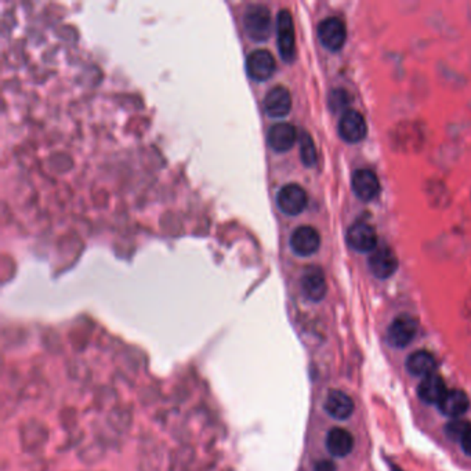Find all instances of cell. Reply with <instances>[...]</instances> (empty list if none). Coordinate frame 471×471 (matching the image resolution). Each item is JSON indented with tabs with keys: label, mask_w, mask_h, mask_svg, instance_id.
Returning a JSON list of instances; mask_svg holds the SVG:
<instances>
[{
	"label": "cell",
	"mask_w": 471,
	"mask_h": 471,
	"mask_svg": "<svg viewBox=\"0 0 471 471\" xmlns=\"http://www.w3.org/2000/svg\"><path fill=\"white\" fill-rule=\"evenodd\" d=\"M324 408L330 418L337 421H346L353 415L355 407L350 395L339 390H332L325 400Z\"/></svg>",
	"instance_id": "15"
},
{
	"label": "cell",
	"mask_w": 471,
	"mask_h": 471,
	"mask_svg": "<svg viewBox=\"0 0 471 471\" xmlns=\"http://www.w3.org/2000/svg\"><path fill=\"white\" fill-rule=\"evenodd\" d=\"M308 203L307 192L299 184H286L277 193V205L280 210L287 216L300 214Z\"/></svg>",
	"instance_id": "6"
},
{
	"label": "cell",
	"mask_w": 471,
	"mask_h": 471,
	"mask_svg": "<svg viewBox=\"0 0 471 471\" xmlns=\"http://www.w3.org/2000/svg\"><path fill=\"white\" fill-rule=\"evenodd\" d=\"M301 290L311 301H321L327 296V278L320 267L311 266L304 271L301 277Z\"/></svg>",
	"instance_id": "11"
},
{
	"label": "cell",
	"mask_w": 471,
	"mask_h": 471,
	"mask_svg": "<svg viewBox=\"0 0 471 471\" xmlns=\"http://www.w3.org/2000/svg\"><path fill=\"white\" fill-rule=\"evenodd\" d=\"M275 58L264 48L252 51L246 60V72L249 78L254 82H266L275 72Z\"/></svg>",
	"instance_id": "3"
},
{
	"label": "cell",
	"mask_w": 471,
	"mask_h": 471,
	"mask_svg": "<svg viewBox=\"0 0 471 471\" xmlns=\"http://www.w3.org/2000/svg\"><path fill=\"white\" fill-rule=\"evenodd\" d=\"M351 186L354 193L365 202L375 199L380 192V182L375 172L369 169H358L353 173Z\"/></svg>",
	"instance_id": "12"
},
{
	"label": "cell",
	"mask_w": 471,
	"mask_h": 471,
	"mask_svg": "<svg viewBox=\"0 0 471 471\" xmlns=\"http://www.w3.org/2000/svg\"><path fill=\"white\" fill-rule=\"evenodd\" d=\"M460 445H462L463 452L471 456V430L460 439Z\"/></svg>",
	"instance_id": "24"
},
{
	"label": "cell",
	"mask_w": 471,
	"mask_h": 471,
	"mask_svg": "<svg viewBox=\"0 0 471 471\" xmlns=\"http://www.w3.org/2000/svg\"><path fill=\"white\" fill-rule=\"evenodd\" d=\"M369 268L378 280H387L398 270V259L388 246H378L369 257Z\"/></svg>",
	"instance_id": "8"
},
{
	"label": "cell",
	"mask_w": 471,
	"mask_h": 471,
	"mask_svg": "<svg viewBox=\"0 0 471 471\" xmlns=\"http://www.w3.org/2000/svg\"><path fill=\"white\" fill-rule=\"evenodd\" d=\"M390 470H391V471H404V470H401V469H400V467H398V466H397V465H394V463H390Z\"/></svg>",
	"instance_id": "25"
},
{
	"label": "cell",
	"mask_w": 471,
	"mask_h": 471,
	"mask_svg": "<svg viewBox=\"0 0 471 471\" xmlns=\"http://www.w3.org/2000/svg\"><path fill=\"white\" fill-rule=\"evenodd\" d=\"M368 125L364 115L355 109H347L339 122V135L346 142L355 144L367 137Z\"/></svg>",
	"instance_id": "5"
},
{
	"label": "cell",
	"mask_w": 471,
	"mask_h": 471,
	"mask_svg": "<svg viewBox=\"0 0 471 471\" xmlns=\"http://www.w3.org/2000/svg\"><path fill=\"white\" fill-rule=\"evenodd\" d=\"M300 155H301V162L307 168H313L317 163V149L311 136L306 132L300 135Z\"/></svg>",
	"instance_id": "20"
},
{
	"label": "cell",
	"mask_w": 471,
	"mask_h": 471,
	"mask_svg": "<svg viewBox=\"0 0 471 471\" xmlns=\"http://www.w3.org/2000/svg\"><path fill=\"white\" fill-rule=\"evenodd\" d=\"M350 102L348 93L343 89H336L329 95V107L332 111H340Z\"/></svg>",
	"instance_id": "22"
},
{
	"label": "cell",
	"mask_w": 471,
	"mask_h": 471,
	"mask_svg": "<svg viewBox=\"0 0 471 471\" xmlns=\"http://www.w3.org/2000/svg\"><path fill=\"white\" fill-rule=\"evenodd\" d=\"M446 391L444 378L437 374L423 377L418 385V395L427 405H438Z\"/></svg>",
	"instance_id": "17"
},
{
	"label": "cell",
	"mask_w": 471,
	"mask_h": 471,
	"mask_svg": "<svg viewBox=\"0 0 471 471\" xmlns=\"http://www.w3.org/2000/svg\"><path fill=\"white\" fill-rule=\"evenodd\" d=\"M277 36L278 48L285 62H292L296 55V39H294V25L289 10L283 8L277 17Z\"/></svg>",
	"instance_id": "4"
},
{
	"label": "cell",
	"mask_w": 471,
	"mask_h": 471,
	"mask_svg": "<svg viewBox=\"0 0 471 471\" xmlns=\"http://www.w3.org/2000/svg\"><path fill=\"white\" fill-rule=\"evenodd\" d=\"M266 114L271 118H285L292 109V97L286 88L275 86L264 97Z\"/></svg>",
	"instance_id": "13"
},
{
	"label": "cell",
	"mask_w": 471,
	"mask_h": 471,
	"mask_svg": "<svg viewBox=\"0 0 471 471\" xmlns=\"http://www.w3.org/2000/svg\"><path fill=\"white\" fill-rule=\"evenodd\" d=\"M243 28L252 41L266 42L273 31L270 10L263 4L247 6L243 14Z\"/></svg>",
	"instance_id": "1"
},
{
	"label": "cell",
	"mask_w": 471,
	"mask_h": 471,
	"mask_svg": "<svg viewBox=\"0 0 471 471\" xmlns=\"http://www.w3.org/2000/svg\"><path fill=\"white\" fill-rule=\"evenodd\" d=\"M314 471H336V466L332 460H320L315 463Z\"/></svg>",
	"instance_id": "23"
},
{
	"label": "cell",
	"mask_w": 471,
	"mask_h": 471,
	"mask_svg": "<svg viewBox=\"0 0 471 471\" xmlns=\"http://www.w3.org/2000/svg\"><path fill=\"white\" fill-rule=\"evenodd\" d=\"M327 448L332 456L346 458L353 452L354 438L347 430L341 427H334L329 430L327 435Z\"/></svg>",
	"instance_id": "18"
},
{
	"label": "cell",
	"mask_w": 471,
	"mask_h": 471,
	"mask_svg": "<svg viewBox=\"0 0 471 471\" xmlns=\"http://www.w3.org/2000/svg\"><path fill=\"white\" fill-rule=\"evenodd\" d=\"M347 242L357 252H374L377 247L376 231L368 223L357 221L347 231Z\"/></svg>",
	"instance_id": "10"
},
{
	"label": "cell",
	"mask_w": 471,
	"mask_h": 471,
	"mask_svg": "<svg viewBox=\"0 0 471 471\" xmlns=\"http://www.w3.org/2000/svg\"><path fill=\"white\" fill-rule=\"evenodd\" d=\"M318 38L330 51H337L347 41V29L344 22L337 17H328L318 25Z\"/></svg>",
	"instance_id": "7"
},
{
	"label": "cell",
	"mask_w": 471,
	"mask_h": 471,
	"mask_svg": "<svg viewBox=\"0 0 471 471\" xmlns=\"http://www.w3.org/2000/svg\"><path fill=\"white\" fill-rule=\"evenodd\" d=\"M297 140V132L293 125L281 122L270 128L267 142L275 152H287Z\"/></svg>",
	"instance_id": "16"
},
{
	"label": "cell",
	"mask_w": 471,
	"mask_h": 471,
	"mask_svg": "<svg viewBox=\"0 0 471 471\" xmlns=\"http://www.w3.org/2000/svg\"><path fill=\"white\" fill-rule=\"evenodd\" d=\"M418 321L409 314L398 315L387 329V341L394 348L408 347L416 337Z\"/></svg>",
	"instance_id": "2"
},
{
	"label": "cell",
	"mask_w": 471,
	"mask_h": 471,
	"mask_svg": "<svg viewBox=\"0 0 471 471\" xmlns=\"http://www.w3.org/2000/svg\"><path fill=\"white\" fill-rule=\"evenodd\" d=\"M470 401L465 391L462 390H449L442 397L438 404V409L444 416L459 419L469 411Z\"/></svg>",
	"instance_id": "14"
},
{
	"label": "cell",
	"mask_w": 471,
	"mask_h": 471,
	"mask_svg": "<svg viewBox=\"0 0 471 471\" xmlns=\"http://www.w3.org/2000/svg\"><path fill=\"white\" fill-rule=\"evenodd\" d=\"M470 430L471 424L466 421H460V419H455L451 423L446 424L445 427L446 435L451 439H456V441H460Z\"/></svg>",
	"instance_id": "21"
},
{
	"label": "cell",
	"mask_w": 471,
	"mask_h": 471,
	"mask_svg": "<svg viewBox=\"0 0 471 471\" xmlns=\"http://www.w3.org/2000/svg\"><path fill=\"white\" fill-rule=\"evenodd\" d=\"M321 245V236L311 226H301L293 231L290 236V247L297 256H311Z\"/></svg>",
	"instance_id": "9"
},
{
	"label": "cell",
	"mask_w": 471,
	"mask_h": 471,
	"mask_svg": "<svg viewBox=\"0 0 471 471\" xmlns=\"http://www.w3.org/2000/svg\"><path fill=\"white\" fill-rule=\"evenodd\" d=\"M407 371L414 375V376L425 377L428 375H432L437 367L435 358L432 354H430L428 351L424 350H419L412 353L405 362Z\"/></svg>",
	"instance_id": "19"
}]
</instances>
